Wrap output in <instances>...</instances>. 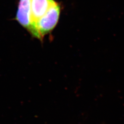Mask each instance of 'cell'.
Masks as SVG:
<instances>
[{"label": "cell", "mask_w": 124, "mask_h": 124, "mask_svg": "<svg viewBox=\"0 0 124 124\" xmlns=\"http://www.w3.org/2000/svg\"><path fill=\"white\" fill-rule=\"evenodd\" d=\"M60 13L61 6L55 2L37 23L36 27L42 40L45 36L50 33L57 25Z\"/></svg>", "instance_id": "1"}, {"label": "cell", "mask_w": 124, "mask_h": 124, "mask_svg": "<svg viewBox=\"0 0 124 124\" xmlns=\"http://www.w3.org/2000/svg\"><path fill=\"white\" fill-rule=\"evenodd\" d=\"M15 19L33 37L42 40L38 30L32 22L31 0H19Z\"/></svg>", "instance_id": "2"}, {"label": "cell", "mask_w": 124, "mask_h": 124, "mask_svg": "<svg viewBox=\"0 0 124 124\" xmlns=\"http://www.w3.org/2000/svg\"><path fill=\"white\" fill-rule=\"evenodd\" d=\"M55 2L54 0H31V20L36 29L37 22Z\"/></svg>", "instance_id": "3"}]
</instances>
